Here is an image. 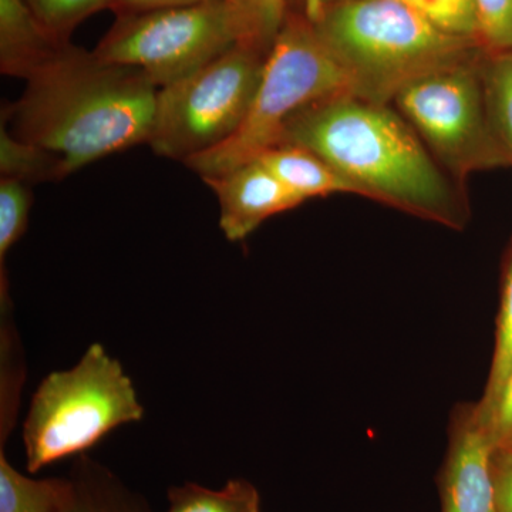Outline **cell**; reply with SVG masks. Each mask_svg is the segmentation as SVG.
Here are the masks:
<instances>
[{"instance_id": "obj_2", "label": "cell", "mask_w": 512, "mask_h": 512, "mask_svg": "<svg viewBox=\"0 0 512 512\" xmlns=\"http://www.w3.org/2000/svg\"><path fill=\"white\" fill-rule=\"evenodd\" d=\"M3 110L16 137L62 157L70 174L150 140L158 87L143 70L82 47L30 79Z\"/></svg>"}, {"instance_id": "obj_1", "label": "cell", "mask_w": 512, "mask_h": 512, "mask_svg": "<svg viewBox=\"0 0 512 512\" xmlns=\"http://www.w3.org/2000/svg\"><path fill=\"white\" fill-rule=\"evenodd\" d=\"M281 144L315 153L355 185L360 197L443 227H466L461 184L390 104L349 93L315 101L293 114Z\"/></svg>"}, {"instance_id": "obj_28", "label": "cell", "mask_w": 512, "mask_h": 512, "mask_svg": "<svg viewBox=\"0 0 512 512\" xmlns=\"http://www.w3.org/2000/svg\"><path fill=\"white\" fill-rule=\"evenodd\" d=\"M512 448V447H511Z\"/></svg>"}, {"instance_id": "obj_14", "label": "cell", "mask_w": 512, "mask_h": 512, "mask_svg": "<svg viewBox=\"0 0 512 512\" xmlns=\"http://www.w3.org/2000/svg\"><path fill=\"white\" fill-rule=\"evenodd\" d=\"M72 491L70 478H30L10 464L0 446V512H60Z\"/></svg>"}, {"instance_id": "obj_16", "label": "cell", "mask_w": 512, "mask_h": 512, "mask_svg": "<svg viewBox=\"0 0 512 512\" xmlns=\"http://www.w3.org/2000/svg\"><path fill=\"white\" fill-rule=\"evenodd\" d=\"M167 495V512H261L258 490L247 480L228 481L220 490L185 483Z\"/></svg>"}, {"instance_id": "obj_25", "label": "cell", "mask_w": 512, "mask_h": 512, "mask_svg": "<svg viewBox=\"0 0 512 512\" xmlns=\"http://www.w3.org/2000/svg\"><path fill=\"white\" fill-rule=\"evenodd\" d=\"M495 508L512 512V448H495L493 457Z\"/></svg>"}, {"instance_id": "obj_21", "label": "cell", "mask_w": 512, "mask_h": 512, "mask_svg": "<svg viewBox=\"0 0 512 512\" xmlns=\"http://www.w3.org/2000/svg\"><path fill=\"white\" fill-rule=\"evenodd\" d=\"M402 2L420 13L441 32L480 43L476 0H402Z\"/></svg>"}, {"instance_id": "obj_18", "label": "cell", "mask_w": 512, "mask_h": 512, "mask_svg": "<svg viewBox=\"0 0 512 512\" xmlns=\"http://www.w3.org/2000/svg\"><path fill=\"white\" fill-rule=\"evenodd\" d=\"M512 370V248L505 268L503 293H501L500 315L497 323V339L493 365L483 399L477 403L478 410L485 414L493 406L501 387Z\"/></svg>"}, {"instance_id": "obj_6", "label": "cell", "mask_w": 512, "mask_h": 512, "mask_svg": "<svg viewBox=\"0 0 512 512\" xmlns=\"http://www.w3.org/2000/svg\"><path fill=\"white\" fill-rule=\"evenodd\" d=\"M268 53L238 42L197 72L161 87L151 150L187 163L234 136L251 109Z\"/></svg>"}, {"instance_id": "obj_19", "label": "cell", "mask_w": 512, "mask_h": 512, "mask_svg": "<svg viewBox=\"0 0 512 512\" xmlns=\"http://www.w3.org/2000/svg\"><path fill=\"white\" fill-rule=\"evenodd\" d=\"M241 20L242 42L269 52L289 13L288 0H231Z\"/></svg>"}, {"instance_id": "obj_22", "label": "cell", "mask_w": 512, "mask_h": 512, "mask_svg": "<svg viewBox=\"0 0 512 512\" xmlns=\"http://www.w3.org/2000/svg\"><path fill=\"white\" fill-rule=\"evenodd\" d=\"M50 32L70 39L74 30L94 13L109 8L110 0H25Z\"/></svg>"}, {"instance_id": "obj_4", "label": "cell", "mask_w": 512, "mask_h": 512, "mask_svg": "<svg viewBox=\"0 0 512 512\" xmlns=\"http://www.w3.org/2000/svg\"><path fill=\"white\" fill-rule=\"evenodd\" d=\"M343 93L350 94L345 70L323 45L312 23L289 10L266 57L244 123L224 144L184 164L207 178L258 160L269 148L278 146L293 114L315 101Z\"/></svg>"}, {"instance_id": "obj_11", "label": "cell", "mask_w": 512, "mask_h": 512, "mask_svg": "<svg viewBox=\"0 0 512 512\" xmlns=\"http://www.w3.org/2000/svg\"><path fill=\"white\" fill-rule=\"evenodd\" d=\"M76 47L50 32L25 0H0V72L6 76L29 82Z\"/></svg>"}, {"instance_id": "obj_26", "label": "cell", "mask_w": 512, "mask_h": 512, "mask_svg": "<svg viewBox=\"0 0 512 512\" xmlns=\"http://www.w3.org/2000/svg\"><path fill=\"white\" fill-rule=\"evenodd\" d=\"M217 2V0H110L109 10L114 15L144 12V10L174 8V6L198 5V3Z\"/></svg>"}, {"instance_id": "obj_15", "label": "cell", "mask_w": 512, "mask_h": 512, "mask_svg": "<svg viewBox=\"0 0 512 512\" xmlns=\"http://www.w3.org/2000/svg\"><path fill=\"white\" fill-rule=\"evenodd\" d=\"M0 174L28 185L53 183L70 175L63 158L16 137L5 124L0 126Z\"/></svg>"}, {"instance_id": "obj_10", "label": "cell", "mask_w": 512, "mask_h": 512, "mask_svg": "<svg viewBox=\"0 0 512 512\" xmlns=\"http://www.w3.org/2000/svg\"><path fill=\"white\" fill-rule=\"evenodd\" d=\"M220 204V227L231 242L248 238L269 218L305 204L259 160L202 178Z\"/></svg>"}, {"instance_id": "obj_13", "label": "cell", "mask_w": 512, "mask_h": 512, "mask_svg": "<svg viewBox=\"0 0 512 512\" xmlns=\"http://www.w3.org/2000/svg\"><path fill=\"white\" fill-rule=\"evenodd\" d=\"M69 478L72 491L60 512H150L140 494L131 491L109 468L83 454Z\"/></svg>"}, {"instance_id": "obj_27", "label": "cell", "mask_w": 512, "mask_h": 512, "mask_svg": "<svg viewBox=\"0 0 512 512\" xmlns=\"http://www.w3.org/2000/svg\"><path fill=\"white\" fill-rule=\"evenodd\" d=\"M299 2H301V12L298 13L305 16L309 22L316 23L335 0H299Z\"/></svg>"}, {"instance_id": "obj_12", "label": "cell", "mask_w": 512, "mask_h": 512, "mask_svg": "<svg viewBox=\"0 0 512 512\" xmlns=\"http://www.w3.org/2000/svg\"><path fill=\"white\" fill-rule=\"evenodd\" d=\"M258 160L303 202L333 194L359 195L355 185L306 148L281 144Z\"/></svg>"}, {"instance_id": "obj_7", "label": "cell", "mask_w": 512, "mask_h": 512, "mask_svg": "<svg viewBox=\"0 0 512 512\" xmlns=\"http://www.w3.org/2000/svg\"><path fill=\"white\" fill-rule=\"evenodd\" d=\"M484 53L419 77L392 103L460 184L477 171L511 164L488 110Z\"/></svg>"}, {"instance_id": "obj_17", "label": "cell", "mask_w": 512, "mask_h": 512, "mask_svg": "<svg viewBox=\"0 0 512 512\" xmlns=\"http://www.w3.org/2000/svg\"><path fill=\"white\" fill-rule=\"evenodd\" d=\"M483 74L491 120L512 164V53H485Z\"/></svg>"}, {"instance_id": "obj_20", "label": "cell", "mask_w": 512, "mask_h": 512, "mask_svg": "<svg viewBox=\"0 0 512 512\" xmlns=\"http://www.w3.org/2000/svg\"><path fill=\"white\" fill-rule=\"evenodd\" d=\"M29 187L12 178H0V274L5 272V259L10 249L28 229L33 204Z\"/></svg>"}, {"instance_id": "obj_8", "label": "cell", "mask_w": 512, "mask_h": 512, "mask_svg": "<svg viewBox=\"0 0 512 512\" xmlns=\"http://www.w3.org/2000/svg\"><path fill=\"white\" fill-rule=\"evenodd\" d=\"M231 0L116 16L93 50L106 62L137 67L158 89L184 79L242 42Z\"/></svg>"}, {"instance_id": "obj_9", "label": "cell", "mask_w": 512, "mask_h": 512, "mask_svg": "<svg viewBox=\"0 0 512 512\" xmlns=\"http://www.w3.org/2000/svg\"><path fill=\"white\" fill-rule=\"evenodd\" d=\"M494 451L493 437L477 403L457 406L440 473L441 512H497Z\"/></svg>"}, {"instance_id": "obj_3", "label": "cell", "mask_w": 512, "mask_h": 512, "mask_svg": "<svg viewBox=\"0 0 512 512\" xmlns=\"http://www.w3.org/2000/svg\"><path fill=\"white\" fill-rule=\"evenodd\" d=\"M345 70L350 94L392 104L421 76L483 53L474 40L441 32L402 0H335L312 23Z\"/></svg>"}, {"instance_id": "obj_24", "label": "cell", "mask_w": 512, "mask_h": 512, "mask_svg": "<svg viewBox=\"0 0 512 512\" xmlns=\"http://www.w3.org/2000/svg\"><path fill=\"white\" fill-rule=\"evenodd\" d=\"M478 407V406H477ZM480 412V410H478ZM490 430L495 448L512 447V370L501 387L497 399L487 413H481Z\"/></svg>"}, {"instance_id": "obj_23", "label": "cell", "mask_w": 512, "mask_h": 512, "mask_svg": "<svg viewBox=\"0 0 512 512\" xmlns=\"http://www.w3.org/2000/svg\"><path fill=\"white\" fill-rule=\"evenodd\" d=\"M476 5L484 52L512 53V0H476Z\"/></svg>"}, {"instance_id": "obj_5", "label": "cell", "mask_w": 512, "mask_h": 512, "mask_svg": "<svg viewBox=\"0 0 512 512\" xmlns=\"http://www.w3.org/2000/svg\"><path fill=\"white\" fill-rule=\"evenodd\" d=\"M144 417L136 389L119 360L93 343L70 370L53 372L33 394L23 443L30 474L82 456L106 434Z\"/></svg>"}]
</instances>
